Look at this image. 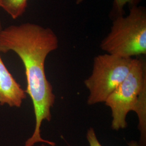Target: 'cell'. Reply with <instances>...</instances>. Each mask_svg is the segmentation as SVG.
Wrapping results in <instances>:
<instances>
[{
  "mask_svg": "<svg viewBox=\"0 0 146 146\" xmlns=\"http://www.w3.org/2000/svg\"><path fill=\"white\" fill-rule=\"evenodd\" d=\"M141 0H113V7L110 12V17L112 20L124 16V7L126 5H128L129 8L136 6L141 2Z\"/></svg>",
  "mask_w": 146,
  "mask_h": 146,
  "instance_id": "7",
  "label": "cell"
},
{
  "mask_svg": "<svg viewBox=\"0 0 146 146\" xmlns=\"http://www.w3.org/2000/svg\"><path fill=\"white\" fill-rule=\"evenodd\" d=\"M100 48L106 54L121 58L146 55V8L132 7L128 15L113 20L110 31L101 42Z\"/></svg>",
  "mask_w": 146,
  "mask_h": 146,
  "instance_id": "3",
  "label": "cell"
},
{
  "mask_svg": "<svg viewBox=\"0 0 146 146\" xmlns=\"http://www.w3.org/2000/svg\"><path fill=\"white\" fill-rule=\"evenodd\" d=\"M2 29H3V28H2V23H1V22L0 21V31H1Z\"/></svg>",
  "mask_w": 146,
  "mask_h": 146,
  "instance_id": "10",
  "label": "cell"
},
{
  "mask_svg": "<svg viewBox=\"0 0 146 146\" xmlns=\"http://www.w3.org/2000/svg\"><path fill=\"white\" fill-rule=\"evenodd\" d=\"M87 139L89 142V146H102L100 143L96 135L94 128L92 127L89 128L87 132ZM129 146H140L137 141L132 140L128 143ZM41 146H47L42 144Z\"/></svg>",
  "mask_w": 146,
  "mask_h": 146,
  "instance_id": "8",
  "label": "cell"
},
{
  "mask_svg": "<svg viewBox=\"0 0 146 146\" xmlns=\"http://www.w3.org/2000/svg\"><path fill=\"white\" fill-rule=\"evenodd\" d=\"M133 59L108 54L94 58L92 74L84 81L89 92L88 105L104 103L128 75Z\"/></svg>",
  "mask_w": 146,
  "mask_h": 146,
  "instance_id": "4",
  "label": "cell"
},
{
  "mask_svg": "<svg viewBox=\"0 0 146 146\" xmlns=\"http://www.w3.org/2000/svg\"><path fill=\"white\" fill-rule=\"evenodd\" d=\"M28 0H0V8L13 19L22 15L26 11Z\"/></svg>",
  "mask_w": 146,
  "mask_h": 146,
  "instance_id": "6",
  "label": "cell"
},
{
  "mask_svg": "<svg viewBox=\"0 0 146 146\" xmlns=\"http://www.w3.org/2000/svg\"><path fill=\"white\" fill-rule=\"evenodd\" d=\"M146 66L142 58H133L130 71L123 82L104 102L111 111L113 130L127 127V116L131 111L139 117L140 146L146 145Z\"/></svg>",
  "mask_w": 146,
  "mask_h": 146,
  "instance_id": "2",
  "label": "cell"
},
{
  "mask_svg": "<svg viewBox=\"0 0 146 146\" xmlns=\"http://www.w3.org/2000/svg\"><path fill=\"white\" fill-rule=\"evenodd\" d=\"M58 46V36L53 31L36 24L11 25L0 31V52L12 51L20 58L26 76L25 92L33 105L35 129L25 146H34L38 142L55 146L54 142L42 138L41 127L44 121L52 120L51 108L55 101L52 85L46 77L45 62L49 54Z\"/></svg>",
  "mask_w": 146,
  "mask_h": 146,
  "instance_id": "1",
  "label": "cell"
},
{
  "mask_svg": "<svg viewBox=\"0 0 146 146\" xmlns=\"http://www.w3.org/2000/svg\"><path fill=\"white\" fill-rule=\"evenodd\" d=\"M26 97L25 90L9 72L0 55V105L19 108Z\"/></svg>",
  "mask_w": 146,
  "mask_h": 146,
  "instance_id": "5",
  "label": "cell"
},
{
  "mask_svg": "<svg viewBox=\"0 0 146 146\" xmlns=\"http://www.w3.org/2000/svg\"><path fill=\"white\" fill-rule=\"evenodd\" d=\"M84 0H77L76 1V3L77 4H80L81 2H82Z\"/></svg>",
  "mask_w": 146,
  "mask_h": 146,
  "instance_id": "9",
  "label": "cell"
}]
</instances>
